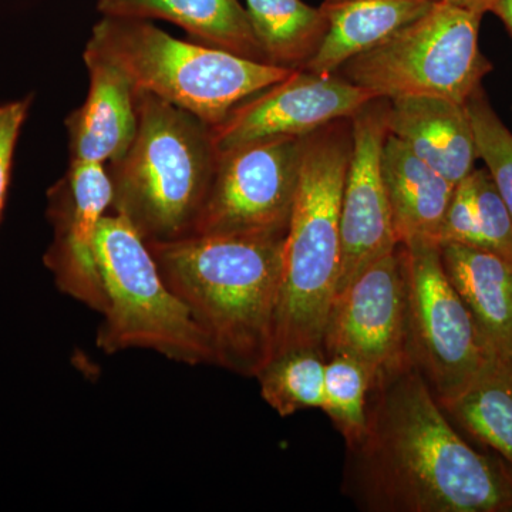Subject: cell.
<instances>
[{
	"label": "cell",
	"instance_id": "cell-19",
	"mask_svg": "<svg viewBox=\"0 0 512 512\" xmlns=\"http://www.w3.org/2000/svg\"><path fill=\"white\" fill-rule=\"evenodd\" d=\"M97 8L103 16L168 20L205 45L268 63L239 0H99Z\"/></svg>",
	"mask_w": 512,
	"mask_h": 512
},
{
	"label": "cell",
	"instance_id": "cell-1",
	"mask_svg": "<svg viewBox=\"0 0 512 512\" xmlns=\"http://www.w3.org/2000/svg\"><path fill=\"white\" fill-rule=\"evenodd\" d=\"M340 488L363 512H512V467L458 434L413 363L377 375Z\"/></svg>",
	"mask_w": 512,
	"mask_h": 512
},
{
	"label": "cell",
	"instance_id": "cell-16",
	"mask_svg": "<svg viewBox=\"0 0 512 512\" xmlns=\"http://www.w3.org/2000/svg\"><path fill=\"white\" fill-rule=\"evenodd\" d=\"M441 261L485 349L512 356V264L490 249L440 245Z\"/></svg>",
	"mask_w": 512,
	"mask_h": 512
},
{
	"label": "cell",
	"instance_id": "cell-14",
	"mask_svg": "<svg viewBox=\"0 0 512 512\" xmlns=\"http://www.w3.org/2000/svg\"><path fill=\"white\" fill-rule=\"evenodd\" d=\"M89 93L67 116L70 163L107 164L127 153L138 126L136 89L126 73L87 42Z\"/></svg>",
	"mask_w": 512,
	"mask_h": 512
},
{
	"label": "cell",
	"instance_id": "cell-20",
	"mask_svg": "<svg viewBox=\"0 0 512 512\" xmlns=\"http://www.w3.org/2000/svg\"><path fill=\"white\" fill-rule=\"evenodd\" d=\"M439 404L454 426L512 467V356L490 353L474 379Z\"/></svg>",
	"mask_w": 512,
	"mask_h": 512
},
{
	"label": "cell",
	"instance_id": "cell-13",
	"mask_svg": "<svg viewBox=\"0 0 512 512\" xmlns=\"http://www.w3.org/2000/svg\"><path fill=\"white\" fill-rule=\"evenodd\" d=\"M113 188L106 164L69 163L66 174L47 191V220L53 241L43 262L66 295L103 315L107 309L96 239L111 208Z\"/></svg>",
	"mask_w": 512,
	"mask_h": 512
},
{
	"label": "cell",
	"instance_id": "cell-11",
	"mask_svg": "<svg viewBox=\"0 0 512 512\" xmlns=\"http://www.w3.org/2000/svg\"><path fill=\"white\" fill-rule=\"evenodd\" d=\"M377 97L338 73L295 70L238 104L211 128L217 154L275 137H306L353 116Z\"/></svg>",
	"mask_w": 512,
	"mask_h": 512
},
{
	"label": "cell",
	"instance_id": "cell-5",
	"mask_svg": "<svg viewBox=\"0 0 512 512\" xmlns=\"http://www.w3.org/2000/svg\"><path fill=\"white\" fill-rule=\"evenodd\" d=\"M89 43L117 64L137 92L160 97L210 127L295 70L175 39L147 19L103 16Z\"/></svg>",
	"mask_w": 512,
	"mask_h": 512
},
{
	"label": "cell",
	"instance_id": "cell-3",
	"mask_svg": "<svg viewBox=\"0 0 512 512\" xmlns=\"http://www.w3.org/2000/svg\"><path fill=\"white\" fill-rule=\"evenodd\" d=\"M352 153V121L306 136L284 244L274 353L323 349L340 268V202Z\"/></svg>",
	"mask_w": 512,
	"mask_h": 512
},
{
	"label": "cell",
	"instance_id": "cell-12",
	"mask_svg": "<svg viewBox=\"0 0 512 512\" xmlns=\"http://www.w3.org/2000/svg\"><path fill=\"white\" fill-rule=\"evenodd\" d=\"M389 100L375 99L352 121L350 153L340 202V268L335 296L357 276L399 245L387 200L382 154Z\"/></svg>",
	"mask_w": 512,
	"mask_h": 512
},
{
	"label": "cell",
	"instance_id": "cell-7",
	"mask_svg": "<svg viewBox=\"0 0 512 512\" xmlns=\"http://www.w3.org/2000/svg\"><path fill=\"white\" fill-rule=\"evenodd\" d=\"M481 18L440 0L382 45L352 57L336 73L377 99L429 96L466 104L493 70L478 45Z\"/></svg>",
	"mask_w": 512,
	"mask_h": 512
},
{
	"label": "cell",
	"instance_id": "cell-22",
	"mask_svg": "<svg viewBox=\"0 0 512 512\" xmlns=\"http://www.w3.org/2000/svg\"><path fill=\"white\" fill-rule=\"evenodd\" d=\"M326 355L323 349L301 348L274 355L256 373L261 396L281 417L306 409H322Z\"/></svg>",
	"mask_w": 512,
	"mask_h": 512
},
{
	"label": "cell",
	"instance_id": "cell-10",
	"mask_svg": "<svg viewBox=\"0 0 512 512\" xmlns=\"http://www.w3.org/2000/svg\"><path fill=\"white\" fill-rule=\"evenodd\" d=\"M323 352L326 357H355L377 375L413 363L402 244L367 266L333 298Z\"/></svg>",
	"mask_w": 512,
	"mask_h": 512
},
{
	"label": "cell",
	"instance_id": "cell-4",
	"mask_svg": "<svg viewBox=\"0 0 512 512\" xmlns=\"http://www.w3.org/2000/svg\"><path fill=\"white\" fill-rule=\"evenodd\" d=\"M136 137L109 170L114 214L146 242L190 235L214 178L211 128L154 94L137 92Z\"/></svg>",
	"mask_w": 512,
	"mask_h": 512
},
{
	"label": "cell",
	"instance_id": "cell-21",
	"mask_svg": "<svg viewBox=\"0 0 512 512\" xmlns=\"http://www.w3.org/2000/svg\"><path fill=\"white\" fill-rule=\"evenodd\" d=\"M249 22L266 62L301 70L318 52L328 23L302 0H245Z\"/></svg>",
	"mask_w": 512,
	"mask_h": 512
},
{
	"label": "cell",
	"instance_id": "cell-18",
	"mask_svg": "<svg viewBox=\"0 0 512 512\" xmlns=\"http://www.w3.org/2000/svg\"><path fill=\"white\" fill-rule=\"evenodd\" d=\"M382 171L397 242L412 238L437 242L456 185L392 134L384 141Z\"/></svg>",
	"mask_w": 512,
	"mask_h": 512
},
{
	"label": "cell",
	"instance_id": "cell-15",
	"mask_svg": "<svg viewBox=\"0 0 512 512\" xmlns=\"http://www.w3.org/2000/svg\"><path fill=\"white\" fill-rule=\"evenodd\" d=\"M387 130L451 184L476 170V137L466 104L429 96L389 100Z\"/></svg>",
	"mask_w": 512,
	"mask_h": 512
},
{
	"label": "cell",
	"instance_id": "cell-23",
	"mask_svg": "<svg viewBox=\"0 0 512 512\" xmlns=\"http://www.w3.org/2000/svg\"><path fill=\"white\" fill-rule=\"evenodd\" d=\"M376 377L375 369L355 357H326L322 410L346 443L366 429L367 400Z\"/></svg>",
	"mask_w": 512,
	"mask_h": 512
},
{
	"label": "cell",
	"instance_id": "cell-29",
	"mask_svg": "<svg viewBox=\"0 0 512 512\" xmlns=\"http://www.w3.org/2000/svg\"><path fill=\"white\" fill-rule=\"evenodd\" d=\"M446 2L453 3V5L461 6L476 12L478 15L484 16V13L490 12L493 8L495 0H446Z\"/></svg>",
	"mask_w": 512,
	"mask_h": 512
},
{
	"label": "cell",
	"instance_id": "cell-26",
	"mask_svg": "<svg viewBox=\"0 0 512 512\" xmlns=\"http://www.w3.org/2000/svg\"><path fill=\"white\" fill-rule=\"evenodd\" d=\"M439 245L466 244L480 247L478 239L476 202L471 174L454 188L453 197L444 215L437 237Z\"/></svg>",
	"mask_w": 512,
	"mask_h": 512
},
{
	"label": "cell",
	"instance_id": "cell-8",
	"mask_svg": "<svg viewBox=\"0 0 512 512\" xmlns=\"http://www.w3.org/2000/svg\"><path fill=\"white\" fill-rule=\"evenodd\" d=\"M402 247L410 359L437 402H446L474 379L490 352L448 281L440 245L412 238Z\"/></svg>",
	"mask_w": 512,
	"mask_h": 512
},
{
	"label": "cell",
	"instance_id": "cell-24",
	"mask_svg": "<svg viewBox=\"0 0 512 512\" xmlns=\"http://www.w3.org/2000/svg\"><path fill=\"white\" fill-rule=\"evenodd\" d=\"M473 124L478 158L485 163L512 214V133L497 116L483 87L466 101Z\"/></svg>",
	"mask_w": 512,
	"mask_h": 512
},
{
	"label": "cell",
	"instance_id": "cell-9",
	"mask_svg": "<svg viewBox=\"0 0 512 512\" xmlns=\"http://www.w3.org/2000/svg\"><path fill=\"white\" fill-rule=\"evenodd\" d=\"M305 140L275 137L217 154L214 178L191 234L285 237Z\"/></svg>",
	"mask_w": 512,
	"mask_h": 512
},
{
	"label": "cell",
	"instance_id": "cell-28",
	"mask_svg": "<svg viewBox=\"0 0 512 512\" xmlns=\"http://www.w3.org/2000/svg\"><path fill=\"white\" fill-rule=\"evenodd\" d=\"M490 12H493L494 15L503 20L505 28H507L512 37V0H495Z\"/></svg>",
	"mask_w": 512,
	"mask_h": 512
},
{
	"label": "cell",
	"instance_id": "cell-27",
	"mask_svg": "<svg viewBox=\"0 0 512 512\" xmlns=\"http://www.w3.org/2000/svg\"><path fill=\"white\" fill-rule=\"evenodd\" d=\"M32 104V94L0 104V220L8 198L16 146Z\"/></svg>",
	"mask_w": 512,
	"mask_h": 512
},
{
	"label": "cell",
	"instance_id": "cell-6",
	"mask_svg": "<svg viewBox=\"0 0 512 512\" xmlns=\"http://www.w3.org/2000/svg\"><path fill=\"white\" fill-rule=\"evenodd\" d=\"M96 255L107 296L97 348L109 355L150 349L185 365H215L210 339L165 284L147 242L123 215H104Z\"/></svg>",
	"mask_w": 512,
	"mask_h": 512
},
{
	"label": "cell",
	"instance_id": "cell-25",
	"mask_svg": "<svg viewBox=\"0 0 512 512\" xmlns=\"http://www.w3.org/2000/svg\"><path fill=\"white\" fill-rule=\"evenodd\" d=\"M480 247L512 264V214L487 168L471 173Z\"/></svg>",
	"mask_w": 512,
	"mask_h": 512
},
{
	"label": "cell",
	"instance_id": "cell-2",
	"mask_svg": "<svg viewBox=\"0 0 512 512\" xmlns=\"http://www.w3.org/2000/svg\"><path fill=\"white\" fill-rule=\"evenodd\" d=\"M285 237L185 235L147 242L165 284L210 339L215 365L256 376L274 353Z\"/></svg>",
	"mask_w": 512,
	"mask_h": 512
},
{
	"label": "cell",
	"instance_id": "cell-17",
	"mask_svg": "<svg viewBox=\"0 0 512 512\" xmlns=\"http://www.w3.org/2000/svg\"><path fill=\"white\" fill-rule=\"evenodd\" d=\"M440 0H325L328 29L318 52L303 69L336 73L348 60L382 45L429 12Z\"/></svg>",
	"mask_w": 512,
	"mask_h": 512
}]
</instances>
